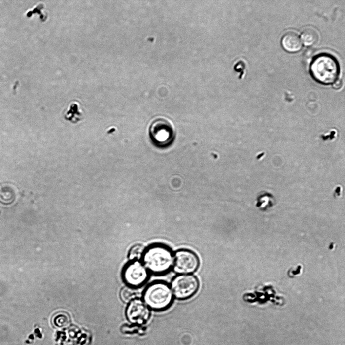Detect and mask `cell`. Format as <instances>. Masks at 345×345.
<instances>
[{
    "mask_svg": "<svg viewBox=\"0 0 345 345\" xmlns=\"http://www.w3.org/2000/svg\"><path fill=\"white\" fill-rule=\"evenodd\" d=\"M173 253L170 248L162 243H154L146 248L142 262L150 273L156 275L167 274L173 267Z\"/></svg>",
    "mask_w": 345,
    "mask_h": 345,
    "instance_id": "obj_1",
    "label": "cell"
},
{
    "mask_svg": "<svg viewBox=\"0 0 345 345\" xmlns=\"http://www.w3.org/2000/svg\"><path fill=\"white\" fill-rule=\"evenodd\" d=\"M310 72L317 83L322 85L333 84L338 79L340 67L337 59L328 53L314 56L310 65Z\"/></svg>",
    "mask_w": 345,
    "mask_h": 345,
    "instance_id": "obj_2",
    "label": "cell"
},
{
    "mask_svg": "<svg viewBox=\"0 0 345 345\" xmlns=\"http://www.w3.org/2000/svg\"><path fill=\"white\" fill-rule=\"evenodd\" d=\"M173 295L168 284L156 281L149 285L144 291L143 301L149 309L156 311L168 309L173 301Z\"/></svg>",
    "mask_w": 345,
    "mask_h": 345,
    "instance_id": "obj_3",
    "label": "cell"
},
{
    "mask_svg": "<svg viewBox=\"0 0 345 345\" xmlns=\"http://www.w3.org/2000/svg\"><path fill=\"white\" fill-rule=\"evenodd\" d=\"M149 132L153 144L160 148L171 145L174 139L175 132L172 122L165 117H157L150 123Z\"/></svg>",
    "mask_w": 345,
    "mask_h": 345,
    "instance_id": "obj_4",
    "label": "cell"
},
{
    "mask_svg": "<svg viewBox=\"0 0 345 345\" xmlns=\"http://www.w3.org/2000/svg\"><path fill=\"white\" fill-rule=\"evenodd\" d=\"M173 297L180 300L191 298L198 291L200 283L196 276L191 275H178L171 282Z\"/></svg>",
    "mask_w": 345,
    "mask_h": 345,
    "instance_id": "obj_5",
    "label": "cell"
},
{
    "mask_svg": "<svg viewBox=\"0 0 345 345\" xmlns=\"http://www.w3.org/2000/svg\"><path fill=\"white\" fill-rule=\"evenodd\" d=\"M200 266L197 254L188 249L177 250L173 255L174 271L179 275H189L196 272Z\"/></svg>",
    "mask_w": 345,
    "mask_h": 345,
    "instance_id": "obj_6",
    "label": "cell"
},
{
    "mask_svg": "<svg viewBox=\"0 0 345 345\" xmlns=\"http://www.w3.org/2000/svg\"><path fill=\"white\" fill-rule=\"evenodd\" d=\"M150 273L140 261H132L124 272L125 280L130 287L138 288L143 286L149 277Z\"/></svg>",
    "mask_w": 345,
    "mask_h": 345,
    "instance_id": "obj_7",
    "label": "cell"
},
{
    "mask_svg": "<svg viewBox=\"0 0 345 345\" xmlns=\"http://www.w3.org/2000/svg\"><path fill=\"white\" fill-rule=\"evenodd\" d=\"M127 314L131 321L143 324L148 320L150 310L143 300L135 298L130 302Z\"/></svg>",
    "mask_w": 345,
    "mask_h": 345,
    "instance_id": "obj_8",
    "label": "cell"
},
{
    "mask_svg": "<svg viewBox=\"0 0 345 345\" xmlns=\"http://www.w3.org/2000/svg\"><path fill=\"white\" fill-rule=\"evenodd\" d=\"M281 44L284 50L290 53L299 52L302 48L300 36L294 32H288L281 38Z\"/></svg>",
    "mask_w": 345,
    "mask_h": 345,
    "instance_id": "obj_9",
    "label": "cell"
},
{
    "mask_svg": "<svg viewBox=\"0 0 345 345\" xmlns=\"http://www.w3.org/2000/svg\"><path fill=\"white\" fill-rule=\"evenodd\" d=\"M83 115L82 110L80 109L79 104L76 102L70 104L64 113L65 119L74 124L82 120Z\"/></svg>",
    "mask_w": 345,
    "mask_h": 345,
    "instance_id": "obj_10",
    "label": "cell"
},
{
    "mask_svg": "<svg viewBox=\"0 0 345 345\" xmlns=\"http://www.w3.org/2000/svg\"><path fill=\"white\" fill-rule=\"evenodd\" d=\"M301 39L304 45L307 46H311L318 42L319 35L314 29L308 28L303 30L302 32Z\"/></svg>",
    "mask_w": 345,
    "mask_h": 345,
    "instance_id": "obj_11",
    "label": "cell"
},
{
    "mask_svg": "<svg viewBox=\"0 0 345 345\" xmlns=\"http://www.w3.org/2000/svg\"><path fill=\"white\" fill-rule=\"evenodd\" d=\"M16 198L14 190L10 186H6L0 190V201L6 205L12 204Z\"/></svg>",
    "mask_w": 345,
    "mask_h": 345,
    "instance_id": "obj_12",
    "label": "cell"
},
{
    "mask_svg": "<svg viewBox=\"0 0 345 345\" xmlns=\"http://www.w3.org/2000/svg\"><path fill=\"white\" fill-rule=\"evenodd\" d=\"M146 248L141 245L138 244L133 246L129 253V257L132 261H140L143 257Z\"/></svg>",
    "mask_w": 345,
    "mask_h": 345,
    "instance_id": "obj_13",
    "label": "cell"
},
{
    "mask_svg": "<svg viewBox=\"0 0 345 345\" xmlns=\"http://www.w3.org/2000/svg\"><path fill=\"white\" fill-rule=\"evenodd\" d=\"M120 297L126 303L130 302L136 298V292L131 287H126L121 290Z\"/></svg>",
    "mask_w": 345,
    "mask_h": 345,
    "instance_id": "obj_14",
    "label": "cell"
},
{
    "mask_svg": "<svg viewBox=\"0 0 345 345\" xmlns=\"http://www.w3.org/2000/svg\"><path fill=\"white\" fill-rule=\"evenodd\" d=\"M315 53V49L312 48H309L305 51H304L303 54V61L304 64L306 66H308L309 65H310L312 60L314 57Z\"/></svg>",
    "mask_w": 345,
    "mask_h": 345,
    "instance_id": "obj_15",
    "label": "cell"
},
{
    "mask_svg": "<svg viewBox=\"0 0 345 345\" xmlns=\"http://www.w3.org/2000/svg\"><path fill=\"white\" fill-rule=\"evenodd\" d=\"M342 86V81L340 79H337L336 82L333 84V87L337 90L340 89Z\"/></svg>",
    "mask_w": 345,
    "mask_h": 345,
    "instance_id": "obj_16",
    "label": "cell"
}]
</instances>
